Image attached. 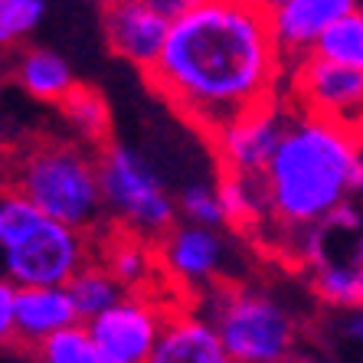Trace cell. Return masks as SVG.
Listing matches in <instances>:
<instances>
[{
  "label": "cell",
  "mask_w": 363,
  "mask_h": 363,
  "mask_svg": "<svg viewBox=\"0 0 363 363\" xmlns=\"http://www.w3.org/2000/svg\"><path fill=\"white\" fill-rule=\"evenodd\" d=\"M147 85L203 135L239 111L279 99L285 60L255 0H196L170 20Z\"/></svg>",
  "instance_id": "1"
},
{
  "label": "cell",
  "mask_w": 363,
  "mask_h": 363,
  "mask_svg": "<svg viewBox=\"0 0 363 363\" xmlns=\"http://www.w3.org/2000/svg\"><path fill=\"white\" fill-rule=\"evenodd\" d=\"M265 220L279 233L321 223L363 186L360 128L291 105L275 151L259 174Z\"/></svg>",
  "instance_id": "2"
},
{
  "label": "cell",
  "mask_w": 363,
  "mask_h": 363,
  "mask_svg": "<svg viewBox=\"0 0 363 363\" xmlns=\"http://www.w3.org/2000/svg\"><path fill=\"white\" fill-rule=\"evenodd\" d=\"M0 180L17 186L50 220L92 236L108 226L95 151L82 141H33L7 164V170H0Z\"/></svg>",
  "instance_id": "3"
},
{
  "label": "cell",
  "mask_w": 363,
  "mask_h": 363,
  "mask_svg": "<svg viewBox=\"0 0 363 363\" xmlns=\"http://www.w3.org/2000/svg\"><path fill=\"white\" fill-rule=\"evenodd\" d=\"M203 318L233 363H281L298 354V324L275 295L252 285H210Z\"/></svg>",
  "instance_id": "4"
},
{
  "label": "cell",
  "mask_w": 363,
  "mask_h": 363,
  "mask_svg": "<svg viewBox=\"0 0 363 363\" xmlns=\"http://www.w3.org/2000/svg\"><path fill=\"white\" fill-rule=\"evenodd\" d=\"M95 164H99L101 206L111 226L131 229L157 242L177 223V203L138 151L121 144H101Z\"/></svg>",
  "instance_id": "5"
},
{
  "label": "cell",
  "mask_w": 363,
  "mask_h": 363,
  "mask_svg": "<svg viewBox=\"0 0 363 363\" xmlns=\"http://www.w3.org/2000/svg\"><path fill=\"white\" fill-rule=\"evenodd\" d=\"M95 252V236L36 213L0 245V269L13 285H66Z\"/></svg>",
  "instance_id": "6"
},
{
  "label": "cell",
  "mask_w": 363,
  "mask_h": 363,
  "mask_svg": "<svg viewBox=\"0 0 363 363\" xmlns=\"http://www.w3.org/2000/svg\"><path fill=\"white\" fill-rule=\"evenodd\" d=\"M167 311L170 304L154 295V288H138L89 318L85 328L92 334L99 363H147Z\"/></svg>",
  "instance_id": "7"
},
{
  "label": "cell",
  "mask_w": 363,
  "mask_h": 363,
  "mask_svg": "<svg viewBox=\"0 0 363 363\" xmlns=\"http://www.w3.org/2000/svg\"><path fill=\"white\" fill-rule=\"evenodd\" d=\"M285 79L291 85V92H288L291 105L360 128L363 69L340 66V62L321 60L314 52H304L285 66Z\"/></svg>",
  "instance_id": "8"
},
{
  "label": "cell",
  "mask_w": 363,
  "mask_h": 363,
  "mask_svg": "<svg viewBox=\"0 0 363 363\" xmlns=\"http://www.w3.org/2000/svg\"><path fill=\"white\" fill-rule=\"evenodd\" d=\"M229 242L223 229L196 226V223H174L157 239V265L161 281H170L177 291H206L216 285L226 269Z\"/></svg>",
  "instance_id": "9"
},
{
  "label": "cell",
  "mask_w": 363,
  "mask_h": 363,
  "mask_svg": "<svg viewBox=\"0 0 363 363\" xmlns=\"http://www.w3.org/2000/svg\"><path fill=\"white\" fill-rule=\"evenodd\" d=\"M288 111L291 105H285L281 99H269L262 105L239 111L236 118L223 121L220 128H213L206 138L213 141V151L220 157L223 170L259 177L285 131Z\"/></svg>",
  "instance_id": "10"
},
{
  "label": "cell",
  "mask_w": 363,
  "mask_h": 363,
  "mask_svg": "<svg viewBox=\"0 0 363 363\" xmlns=\"http://www.w3.org/2000/svg\"><path fill=\"white\" fill-rule=\"evenodd\" d=\"M105 36L115 56L147 72L164 46L170 20L151 10L144 0H105Z\"/></svg>",
  "instance_id": "11"
},
{
  "label": "cell",
  "mask_w": 363,
  "mask_h": 363,
  "mask_svg": "<svg viewBox=\"0 0 363 363\" xmlns=\"http://www.w3.org/2000/svg\"><path fill=\"white\" fill-rule=\"evenodd\" d=\"M350 10H357V0H281L279 7H272L269 30L285 66L311 52L314 40Z\"/></svg>",
  "instance_id": "12"
},
{
  "label": "cell",
  "mask_w": 363,
  "mask_h": 363,
  "mask_svg": "<svg viewBox=\"0 0 363 363\" xmlns=\"http://www.w3.org/2000/svg\"><path fill=\"white\" fill-rule=\"evenodd\" d=\"M151 363H226V354L213 324L200 311L177 304L164 318Z\"/></svg>",
  "instance_id": "13"
},
{
  "label": "cell",
  "mask_w": 363,
  "mask_h": 363,
  "mask_svg": "<svg viewBox=\"0 0 363 363\" xmlns=\"http://www.w3.org/2000/svg\"><path fill=\"white\" fill-rule=\"evenodd\" d=\"M95 242V259L111 272V279L118 281L125 291L138 288H154L161 281V265H157V245L154 239H144L131 229L105 226Z\"/></svg>",
  "instance_id": "14"
},
{
  "label": "cell",
  "mask_w": 363,
  "mask_h": 363,
  "mask_svg": "<svg viewBox=\"0 0 363 363\" xmlns=\"http://www.w3.org/2000/svg\"><path fill=\"white\" fill-rule=\"evenodd\" d=\"M79 321L66 285H20L13 295V340L36 347L46 334Z\"/></svg>",
  "instance_id": "15"
},
{
  "label": "cell",
  "mask_w": 363,
  "mask_h": 363,
  "mask_svg": "<svg viewBox=\"0 0 363 363\" xmlns=\"http://www.w3.org/2000/svg\"><path fill=\"white\" fill-rule=\"evenodd\" d=\"M13 79L30 99L50 101V105H56L76 82L69 62L46 46H26L13 62Z\"/></svg>",
  "instance_id": "16"
},
{
  "label": "cell",
  "mask_w": 363,
  "mask_h": 363,
  "mask_svg": "<svg viewBox=\"0 0 363 363\" xmlns=\"http://www.w3.org/2000/svg\"><path fill=\"white\" fill-rule=\"evenodd\" d=\"M56 105H60L66 125L76 131V138L82 144H89V147H101V144H108L111 111H108V101L101 99V92H95L92 85L72 82V89H69Z\"/></svg>",
  "instance_id": "17"
},
{
  "label": "cell",
  "mask_w": 363,
  "mask_h": 363,
  "mask_svg": "<svg viewBox=\"0 0 363 363\" xmlns=\"http://www.w3.org/2000/svg\"><path fill=\"white\" fill-rule=\"evenodd\" d=\"M311 285H314V295L321 298L324 304L340 308V311H354L363 301L360 259L347 262V259H334L328 252L318 265H311Z\"/></svg>",
  "instance_id": "18"
},
{
  "label": "cell",
  "mask_w": 363,
  "mask_h": 363,
  "mask_svg": "<svg viewBox=\"0 0 363 363\" xmlns=\"http://www.w3.org/2000/svg\"><path fill=\"white\" fill-rule=\"evenodd\" d=\"M216 196H220V210L226 226L252 229L265 220V190L262 180L252 177V174L223 170L220 184H216Z\"/></svg>",
  "instance_id": "19"
},
{
  "label": "cell",
  "mask_w": 363,
  "mask_h": 363,
  "mask_svg": "<svg viewBox=\"0 0 363 363\" xmlns=\"http://www.w3.org/2000/svg\"><path fill=\"white\" fill-rule=\"evenodd\" d=\"M66 291H69V298H72V308H76L79 321H89L95 314H101L108 304H115L125 295V288L111 279V272L105 269L95 255L82 269L72 272V279L66 281Z\"/></svg>",
  "instance_id": "20"
},
{
  "label": "cell",
  "mask_w": 363,
  "mask_h": 363,
  "mask_svg": "<svg viewBox=\"0 0 363 363\" xmlns=\"http://www.w3.org/2000/svg\"><path fill=\"white\" fill-rule=\"evenodd\" d=\"M311 52L321 56V60L340 62V66L363 69V13H360V7L334 20V23L314 40Z\"/></svg>",
  "instance_id": "21"
},
{
  "label": "cell",
  "mask_w": 363,
  "mask_h": 363,
  "mask_svg": "<svg viewBox=\"0 0 363 363\" xmlns=\"http://www.w3.org/2000/svg\"><path fill=\"white\" fill-rule=\"evenodd\" d=\"M33 354L46 363H99L92 334H89L85 321H72V324H66V328L46 334V337L33 347Z\"/></svg>",
  "instance_id": "22"
},
{
  "label": "cell",
  "mask_w": 363,
  "mask_h": 363,
  "mask_svg": "<svg viewBox=\"0 0 363 363\" xmlns=\"http://www.w3.org/2000/svg\"><path fill=\"white\" fill-rule=\"evenodd\" d=\"M46 0H0V50H13L40 30Z\"/></svg>",
  "instance_id": "23"
},
{
  "label": "cell",
  "mask_w": 363,
  "mask_h": 363,
  "mask_svg": "<svg viewBox=\"0 0 363 363\" xmlns=\"http://www.w3.org/2000/svg\"><path fill=\"white\" fill-rule=\"evenodd\" d=\"M177 216H184V223H196V226H213L223 229L226 220H223L220 210V196H216V186L213 184H190L180 190L177 200Z\"/></svg>",
  "instance_id": "24"
},
{
  "label": "cell",
  "mask_w": 363,
  "mask_h": 363,
  "mask_svg": "<svg viewBox=\"0 0 363 363\" xmlns=\"http://www.w3.org/2000/svg\"><path fill=\"white\" fill-rule=\"evenodd\" d=\"M36 213L40 210L20 194L17 186H10L7 180H0V245L17 236Z\"/></svg>",
  "instance_id": "25"
},
{
  "label": "cell",
  "mask_w": 363,
  "mask_h": 363,
  "mask_svg": "<svg viewBox=\"0 0 363 363\" xmlns=\"http://www.w3.org/2000/svg\"><path fill=\"white\" fill-rule=\"evenodd\" d=\"M13 295L17 285L0 272V347L13 344Z\"/></svg>",
  "instance_id": "26"
},
{
  "label": "cell",
  "mask_w": 363,
  "mask_h": 363,
  "mask_svg": "<svg viewBox=\"0 0 363 363\" xmlns=\"http://www.w3.org/2000/svg\"><path fill=\"white\" fill-rule=\"evenodd\" d=\"M151 10H157L161 17H167V20H177L180 13H186V10L194 7L196 0H144Z\"/></svg>",
  "instance_id": "27"
},
{
  "label": "cell",
  "mask_w": 363,
  "mask_h": 363,
  "mask_svg": "<svg viewBox=\"0 0 363 363\" xmlns=\"http://www.w3.org/2000/svg\"><path fill=\"white\" fill-rule=\"evenodd\" d=\"M347 330H350V340H360V334H363V321H360V314H357V308H354V314L347 318Z\"/></svg>",
  "instance_id": "28"
},
{
  "label": "cell",
  "mask_w": 363,
  "mask_h": 363,
  "mask_svg": "<svg viewBox=\"0 0 363 363\" xmlns=\"http://www.w3.org/2000/svg\"><path fill=\"white\" fill-rule=\"evenodd\" d=\"M255 4H259V7H262V10H265V13H269V10H272V7H279L281 0H255Z\"/></svg>",
  "instance_id": "29"
}]
</instances>
